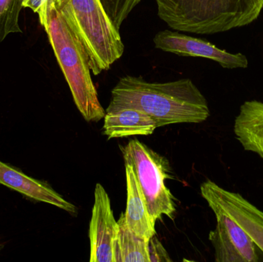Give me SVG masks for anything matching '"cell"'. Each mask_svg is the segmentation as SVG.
<instances>
[{
  "label": "cell",
  "instance_id": "6da1fadb",
  "mask_svg": "<svg viewBox=\"0 0 263 262\" xmlns=\"http://www.w3.org/2000/svg\"><path fill=\"white\" fill-rule=\"evenodd\" d=\"M135 108L148 114L158 128L176 123H200L210 117L208 102L190 78L150 83L142 76L126 75L112 90L106 109Z\"/></svg>",
  "mask_w": 263,
  "mask_h": 262
},
{
  "label": "cell",
  "instance_id": "7a4b0ae2",
  "mask_svg": "<svg viewBox=\"0 0 263 262\" xmlns=\"http://www.w3.org/2000/svg\"><path fill=\"white\" fill-rule=\"evenodd\" d=\"M39 18L47 33L77 109L86 121H100L106 115V111L99 100L91 77L89 55L83 43L52 0H48L46 9Z\"/></svg>",
  "mask_w": 263,
  "mask_h": 262
},
{
  "label": "cell",
  "instance_id": "3957f363",
  "mask_svg": "<svg viewBox=\"0 0 263 262\" xmlns=\"http://www.w3.org/2000/svg\"><path fill=\"white\" fill-rule=\"evenodd\" d=\"M89 55L92 74L98 75L123 56L125 46L120 30L101 0H52Z\"/></svg>",
  "mask_w": 263,
  "mask_h": 262
},
{
  "label": "cell",
  "instance_id": "277c9868",
  "mask_svg": "<svg viewBox=\"0 0 263 262\" xmlns=\"http://www.w3.org/2000/svg\"><path fill=\"white\" fill-rule=\"evenodd\" d=\"M120 149L125 165L134 172L153 220L156 223L162 215L173 220L176 211L174 197L165 185V179L173 178L168 162L137 139Z\"/></svg>",
  "mask_w": 263,
  "mask_h": 262
},
{
  "label": "cell",
  "instance_id": "5b68a950",
  "mask_svg": "<svg viewBox=\"0 0 263 262\" xmlns=\"http://www.w3.org/2000/svg\"><path fill=\"white\" fill-rule=\"evenodd\" d=\"M201 195L210 209H217L231 217L263 252V212L240 194L227 190L213 182L200 186Z\"/></svg>",
  "mask_w": 263,
  "mask_h": 262
},
{
  "label": "cell",
  "instance_id": "8992f818",
  "mask_svg": "<svg viewBox=\"0 0 263 262\" xmlns=\"http://www.w3.org/2000/svg\"><path fill=\"white\" fill-rule=\"evenodd\" d=\"M156 49L181 56L199 57L219 63L225 69H246L247 57L242 53H231L219 49L210 42L168 29L157 32L153 38Z\"/></svg>",
  "mask_w": 263,
  "mask_h": 262
},
{
  "label": "cell",
  "instance_id": "52a82bcc",
  "mask_svg": "<svg viewBox=\"0 0 263 262\" xmlns=\"http://www.w3.org/2000/svg\"><path fill=\"white\" fill-rule=\"evenodd\" d=\"M216 217V226L210 233L216 262H256L259 256L256 244L248 234L227 213L212 209Z\"/></svg>",
  "mask_w": 263,
  "mask_h": 262
},
{
  "label": "cell",
  "instance_id": "ba28073f",
  "mask_svg": "<svg viewBox=\"0 0 263 262\" xmlns=\"http://www.w3.org/2000/svg\"><path fill=\"white\" fill-rule=\"evenodd\" d=\"M118 221L115 219L109 195L97 183L95 201L89 224L91 262H114V251L118 235Z\"/></svg>",
  "mask_w": 263,
  "mask_h": 262
},
{
  "label": "cell",
  "instance_id": "9c48e42d",
  "mask_svg": "<svg viewBox=\"0 0 263 262\" xmlns=\"http://www.w3.org/2000/svg\"><path fill=\"white\" fill-rule=\"evenodd\" d=\"M0 184L40 203H48L69 213L77 208L57 193L47 183L28 176L20 169L0 161Z\"/></svg>",
  "mask_w": 263,
  "mask_h": 262
},
{
  "label": "cell",
  "instance_id": "30bf717a",
  "mask_svg": "<svg viewBox=\"0 0 263 262\" xmlns=\"http://www.w3.org/2000/svg\"><path fill=\"white\" fill-rule=\"evenodd\" d=\"M233 131L236 139L246 151L253 152L263 159L262 102H244L235 118Z\"/></svg>",
  "mask_w": 263,
  "mask_h": 262
},
{
  "label": "cell",
  "instance_id": "8fae6325",
  "mask_svg": "<svg viewBox=\"0 0 263 262\" xmlns=\"http://www.w3.org/2000/svg\"><path fill=\"white\" fill-rule=\"evenodd\" d=\"M155 120L135 108H120L106 112L103 133L109 139L132 135H149L157 129Z\"/></svg>",
  "mask_w": 263,
  "mask_h": 262
},
{
  "label": "cell",
  "instance_id": "7c38bea8",
  "mask_svg": "<svg viewBox=\"0 0 263 262\" xmlns=\"http://www.w3.org/2000/svg\"><path fill=\"white\" fill-rule=\"evenodd\" d=\"M126 169L127 204L124 213L128 227L142 238L149 239L156 235V221L148 212L145 198L130 166Z\"/></svg>",
  "mask_w": 263,
  "mask_h": 262
},
{
  "label": "cell",
  "instance_id": "4fadbf2b",
  "mask_svg": "<svg viewBox=\"0 0 263 262\" xmlns=\"http://www.w3.org/2000/svg\"><path fill=\"white\" fill-rule=\"evenodd\" d=\"M117 221L119 231L114 251V262H150L148 240L139 236L128 227L124 213Z\"/></svg>",
  "mask_w": 263,
  "mask_h": 262
},
{
  "label": "cell",
  "instance_id": "5bb4252c",
  "mask_svg": "<svg viewBox=\"0 0 263 262\" xmlns=\"http://www.w3.org/2000/svg\"><path fill=\"white\" fill-rule=\"evenodd\" d=\"M23 0H0V43L10 33H21L18 25Z\"/></svg>",
  "mask_w": 263,
  "mask_h": 262
},
{
  "label": "cell",
  "instance_id": "9a60e30c",
  "mask_svg": "<svg viewBox=\"0 0 263 262\" xmlns=\"http://www.w3.org/2000/svg\"><path fill=\"white\" fill-rule=\"evenodd\" d=\"M142 0H101L116 27L120 30L123 22Z\"/></svg>",
  "mask_w": 263,
  "mask_h": 262
},
{
  "label": "cell",
  "instance_id": "2e32d148",
  "mask_svg": "<svg viewBox=\"0 0 263 262\" xmlns=\"http://www.w3.org/2000/svg\"><path fill=\"white\" fill-rule=\"evenodd\" d=\"M161 7L181 11H199L220 6L230 0H155Z\"/></svg>",
  "mask_w": 263,
  "mask_h": 262
},
{
  "label": "cell",
  "instance_id": "e0dca14e",
  "mask_svg": "<svg viewBox=\"0 0 263 262\" xmlns=\"http://www.w3.org/2000/svg\"><path fill=\"white\" fill-rule=\"evenodd\" d=\"M148 251L150 262L172 261L168 252L158 239L156 235L148 239Z\"/></svg>",
  "mask_w": 263,
  "mask_h": 262
},
{
  "label": "cell",
  "instance_id": "ac0fdd59",
  "mask_svg": "<svg viewBox=\"0 0 263 262\" xmlns=\"http://www.w3.org/2000/svg\"><path fill=\"white\" fill-rule=\"evenodd\" d=\"M48 0H23V8H29L39 16L43 13Z\"/></svg>",
  "mask_w": 263,
  "mask_h": 262
}]
</instances>
